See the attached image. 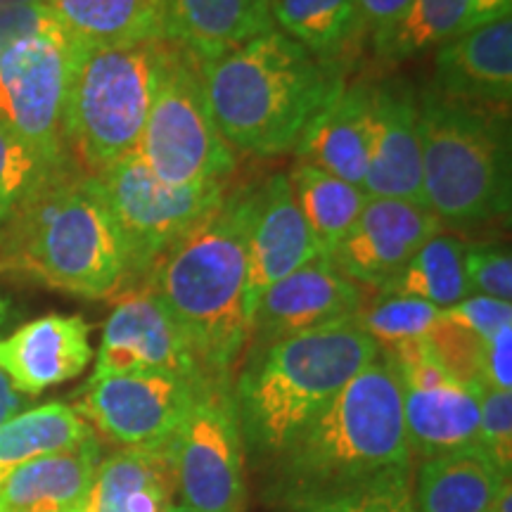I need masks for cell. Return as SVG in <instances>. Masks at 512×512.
I'll list each match as a JSON object with an SVG mask.
<instances>
[{
    "label": "cell",
    "mask_w": 512,
    "mask_h": 512,
    "mask_svg": "<svg viewBox=\"0 0 512 512\" xmlns=\"http://www.w3.org/2000/svg\"><path fill=\"white\" fill-rule=\"evenodd\" d=\"M209 377L136 373L91 377L74 411L102 437L124 448L171 444Z\"/></svg>",
    "instance_id": "13"
},
{
    "label": "cell",
    "mask_w": 512,
    "mask_h": 512,
    "mask_svg": "<svg viewBox=\"0 0 512 512\" xmlns=\"http://www.w3.org/2000/svg\"><path fill=\"white\" fill-rule=\"evenodd\" d=\"M124 238L131 280L145 278L159 256L223 202L228 183L176 188L152 174L138 150L91 174Z\"/></svg>",
    "instance_id": "9"
},
{
    "label": "cell",
    "mask_w": 512,
    "mask_h": 512,
    "mask_svg": "<svg viewBox=\"0 0 512 512\" xmlns=\"http://www.w3.org/2000/svg\"><path fill=\"white\" fill-rule=\"evenodd\" d=\"M53 166L57 164H48L24 140L0 126V226Z\"/></svg>",
    "instance_id": "34"
},
{
    "label": "cell",
    "mask_w": 512,
    "mask_h": 512,
    "mask_svg": "<svg viewBox=\"0 0 512 512\" xmlns=\"http://www.w3.org/2000/svg\"><path fill=\"white\" fill-rule=\"evenodd\" d=\"M24 403H27V396L19 394L15 384L10 382V377L0 370V425L15 418L17 413H22Z\"/></svg>",
    "instance_id": "42"
},
{
    "label": "cell",
    "mask_w": 512,
    "mask_h": 512,
    "mask_svg": "<svg viewBox=\"0 0 512 512\" xmlns=\"http://www.w3.org/2000/svg\"><path fill=\"white\" fill-rule=\"evenodd\" d=\"M363 190L370 197H392L425 204L420 157V107L411 83H373V140Z\"/></svg>",
    "instance_id": "18"
},
{
    "label": "cell",
    "mask_w": 512,
    "mask_h": 512,
    "mask_svg": "<svg viewBox=\"0 0 512 512\" xmlns=\"http://www.w3.org/2000/svg\"><path fill=\"white\" fill-rule=\"evenodd\" d=\"M489 512H512V491H510V484L505 486L503 494L498 496V501L494 503V508Z\"/></svg>",
    "instance_id": "43"
},
{
    "label": "cell",
    "mask_w": 512,
    "mask_h": 512,
    "mask_svg": "<svg viewBox=\"0 0 512 512\" xmlns=\"http://www.w3.org/2000/svg\"><path fill=\"white\" fill-rule=\"evenodd\" d=\"M420 107L422 192L441 226L472 228L510 214L508 112L425 88Z\"/></svg>",
    "instance_id": "6"
},
{
    "label": "cell",
    "mask_w": 512,
    "mask_h": 512,
    "mask_svg": "<svg viewBox=\"0 0 512 512\" xmlns=\"http://www.w3.org/2000/svg\"><path fill=\"white\" fill-rule=\"evenodd\" d=\"M444 318L486 342L498 330L512 325V302H501V299L484 297V294H470L451 309H444Z\"/></svg>",
    "instance_id": "37"
},
{
    "label": "cell",
    "mask_w": 512,
    "mask_h": 512,
    "mask_svg": "<svg viewBox=\"0 0 512 512\" xmlns=\"http://www.w3.org/2000/svg\"><path fill=\"white\" fill-rule=\"evenodd\" d=\"M467 283L472 294L512 302V259L498 245H470L465 249Z\"/></svg>",
    "instance_id": "36"
},
{
    "label": "cell",
    "mask_w": 512,
    "mask_h": 512,
    "mask_svg": "<svg viewBox=\"0 0 512 512\" xmlns=\"http://www.w3.org/2000/svg\"><path fill=\"white\" fill-rule=\"evenodd\" d=\"M138 155L159 181L176 188L228 181L238 164L211 114L202 60L174 38L162 41Z\"/></svg>",
    "instance_id": "8"
},
{
    "label": "cell",
    "mask_w": 512,
    "mask_h": 512,
    "mask_svg": "<svg viewBox=\"0 0 512 512\" xmlns=\"http://www.w3.org/2000/svg\"><path fill=\"white\" fill-rule=\"evenodd\" d=\"M503 17H512V0H470V15L463 31L484 27Z\"/></svg>",
    "instance_id": "41"
},
{
    "label": "cell",
    "mask_w": 512,
    "mask_h": 512,
    "mask_svg": "<svg viewBox=\"0 0 512 512\" xmlns=\"http://www.w3.org/2000/svg\"><path fill=\"white\" fill-rule=\"evenodd\" d=\"M178 494L171 444L124 448L100 460L79 512H166Z\"/></svg>",
    "instance_id": "22"
},
{
    "label": "cell",
    "mask_w": 512,
    "mask_h": 512,
    "mask_svg": "<svg viewBox=\"0 0 512 512\" xmlns=\"http://www.w3.org/2000/svg\"><path fill=\"white\" fill-rule=\"evenodd\" d=\"M0 271L86 299L128 292L131 264L93 176L53 166L0 226Z\"/></svg>",
    "instance_id": "2"
},
{
    "label": "cell",
    "mask_w": 512,
    "mask_h": 512,
    "mask_svg": "<svg viewBox=\"0 0 512 512\" xmlns=\"http://www.w3.org/2000/svg\"><path fill=\"white\" fill-rule=\"evenodd\" d=\"M470 0H411L396 22L373 34V50L382 62L396 64L427 55L463 34Z\"/></svg>",
    "instance_id": "31"
},
{
    "label": "cell",
    "mask_w": 512,
    "mask_h": 512,
    "mask_svg": "<svg viewBox=\"0 0 512 512\" xmlns=\"http://www.w3.org/2000/svg\"><path fill=\"white\" fill-rule=\"evenodd\" d=\"M510 475L482 446L422 460L413 486V512H489Z\"/></svg>",
    "instance_id": "24"
},
{
    "label": "cell",
    "mask_w": 512,
    "mask_h": 512,
    "mask_svg": "<svg viewBox=\"0 0 512 512\" xmlns=\"http://www.w3.org/2000/svg\"><path fill=\"white\" fill-rule=\"evenodd\" d=\"M271 3H273V0H271Z\"/></svg>",
    "instance_id": "48"
},
{
    "label": "cell",
    "mask_w": 512,
    "mask_h": 512,
    "mask_svg": "<svg viewBox=\"0 0 512 512\" xmlns=\"http://www.w3.org/2000/svg\"><path fill=\"white\" fill-rule=\"evenodd\" d=\"M169 38L211 62L275 29L271 0H166Z\"/></svg>",
    "instance_id": "25"
},
{
    "label": "cell",
    "mask_w": 512,
    "mask_h": 512,
    "mask_svg": "<svg viewBox=\"0 0 512 512\" xmlns=\"http://www.w3.org/2000/svg\"><path fill=\"white\" fill-rule=\"evenodd\" d=\"M273 24L278 31L325 62L342 64V57L366 34L356 0H273Z\"/></svg>",
    "instance_id": "29"
},
{
    "label": "cell",
    "mask_w": 512,
    "mask_h": 512,
    "mask_svg": "<svg viewBox=\"0 0 512 512\" xmlns=\"http://www.w3.org/2000/svg\"><path fill=\"white\" fill-rule=\"evenodd\" d=\"M202 72L223 140L233 152L256 157L292 152L344 83L342 64L320 60L278 29L202 62Z\"/></svg>",
    "instance_id": "4"
},
{
    "label": "cell",
    "mask_w": 512,
    "mask_h": 512,
    "mask_svg": "<svg viewBox=\"0 0 512 512\" xmlns=\"http://www.w3.org/2000/svg\"><path fill=\"white\" fill-rule=\"evenodd\" d=\"M441 316H444V309L422 302V299L380 294L373 304L363 306V311L356 316V323L368 337L375 339L380 351H384L396 344L425 339Z\"/></svg>",
    "instance_id": "32"
},
{
    "label": "cell",
    "mask_w": 512,
    "mask_h": 512,
    "mask_svg": "<svg viewBox=\"0 0 512 512\" xmlns=\"http://www.w3.org/2000/svg\"><path fill=\"white\" fill-rule=\"evenodd\" d=\"M91 358V325L79 313H48L0 339V370L29 399L79 377Z\"/></svg>",
    "instance_id": "20"
},
{
    "label": "cell",
    "mask_w": 512,
    "mask_h": 512,
    "mask_svg": "<svg viewBox=\"0 0 512 512\" xmlns=\"http://www.w3.org/2000/svg\"><path fill=\"white\" fill-rule=\"evenodd\" d=\"M60 27L88 46H131L169 38L166 0H43Z\"/></svg>",
    "instance_id": "26"
},
{
    "label": "cell",
    "mask_w": 512,
    "mask_h": 512,
    "mask_svg": "<svg viewBox=\"0 0 512 512\" xmlns=\"http://www.w3.org/2000/svg\"><path fill=\"white\" fill-rule=\"evenodd\" d=\"M441 223L422 204L368 197L361 216L332 254L335 266L361 287L382 290L408 259L441 233Z\"/></svg>",
    "instance_id": "16"
},
{
    "label": "cell",
    "mask_w": 512,
    "mask_h": 512,
    "mask_svg": "<svg viewBox=\"0 0 512 512\" xmlns=\"http://www.w3.org/2000/svg\"><path fill=\"white\" fill-rule=\"evenodd\" d=\"M373 140V83H342L294 145L299 162L366 185Z\"/></svg>",
    "instance_id": "21"
},
{
    "label": "cell",
    "mask_w": 512,
    "mask_h": 512,
    "mask_svg": "<svg viewBox=\"0 0 512 512\" xmlns=\"http://www.w3.org/2000/svg\"><path fill=\"white\" fill-rule=\"evenodd\" d=\"M79 41L62 27L17 41L0 55V126L48 164L67 162L64 107Z\"/></svg>",
    "instance_id": "10"
},
{
    "label": "cell",
    "mask_w": 512,
    "mask_h": 512,
    "mask_svg": "<svg viewBox=\"0 0 512 512\" xmlns=\"http://www.w3.org/2000/svg\"><path fill=\"white\" fill-rule=\"evenodd\" d=\"M479 446L510 475L512 467V394L479 389Z\"/></svg>",
    "instance_id": "35"
},
{
    "label": "cell",
    "mask_w": 512,
    "mask_h": 512,
    "mask_svg": "<svg viewBox=\"0 0 512 512\" xmlns=\"http://www.w3.org/2000/svg\"><path fill=\"white\" fill-rule=\"evenodd\" d=\"M178 494L202 512L245 510V439L228 382L204 380L171 439Z\"/></svg>",
    "instance_id": "11"
},
{
    "label": "cell",
    "mask_w": 512,
    "mask_h": 512,
    "mask_svg": "<svg viewBox=\"0 0 512 512\" xmlns=\"http://www.w3.org/2000/svg\"><path fill=\"white\" fill-rule=\"evenodd\" d=\"M275 460L273 494L292 508L413 467L392 361L377 356Z\"/></svg>",
    "instance_id": "3"
},
{
    "label": "cell",
    "mask_w": 512,
    "mask_h": 512,
    "mask_svg": "<svg viewBox=\"0 0 512 512\" xmlns=\"http://www.w3.org/2000/svg\"><path fill=\"white\" fill-rule=\"evenodd\" d=\"M430 88L446 100L508 112L512 98V17L463 31L439 46Z\"/></svg>",
    "instance_id": "19"
},
{
    "label": "cell",
    "mask_w": 512,
    "mask_h": 512,
    "mask_svg": "<svg viewBox=\"0 0 512 512\" xmlns=\"http://www.w3.org/2000/svg\"><path fill=\"white\" fill-rule=\"evenodd\" d=\"M366 304L363 287L339 271L330 256H318L261 294L252 316V337L264 347L299 332L347 323Z\"/></svg>",
    "instance_id": "15"
},
{
    "label": "cell",
    "mask_w": 512,
    "mask_h": 512,
    "mask_svg": "<svg viewBox=\"0 0 512 512\" xmlns=\"http://www.w3.org/2000/svg\"><path fill=\"white\" fill-rule=\"evenodd\" d=\"M72 512H79V510H72Z\"/></svg>",
    "instance_id": "47"
},
{
    "label": "cell",
    "mask_w": 512,
    "mask_h": 512,
    "mask_svg": "<svg viewBox=\"0 0 512 512\" xmlns=\"http://www.w3.org/2000/svg\"><path fill=\"white\" fill-rule=\"evenodd\" d=\"M294 512H413L411 467L384 472L339 494L297 505Z\"/></svg>",
    "instance_id": "33"
},
{
    "label": "cell",
    "mask_w": 512,
    "mask_h": 512,
    "mask_svg": "<svg viewBox=\"0 0 512 512\" xmlns=\"http://www.w3.org/2000/svg\"><path fill=\"white\" fill-rule=\"evenodd\" d=\"M38 3H43V0H0V8H19V5H38Z\"/></svg>",
    "instance_id": "44"
},
{
    "label": "cell",
    "mask_w": 512,
    "mask_h": 512,
    "mask_svg": "<svg viewBox=\"0 0 512 512\" xmlns=\"http://www.w3.org/2000/svg\"><path fill=\"white\" fill-rule=\"evenodd\" d=\"M136 373L204 377L183 330L145 287L124 292L107 318L93 377Z\"/></svg>",
    "instance_id": "14"
},
{
    "label": "cell",
    "mask_w": 512,
    "mask_h": 512,
    "mask_svg": "<svg viewBox=\"0 0 512 512\" xmlns=\"http://www.w3.org/2000/svg\"><path fill=\"white\" fill-rule=\"evenodd\" d=\"M91 437L93 427L62 401L17 413L0 425V482L29 460L69 451Z\"/></svg>",
    "instance_id": "27"
},
{
    "label": "cell",
    "mask_w": 512,
    "mask_h": 512,
    "mask_svg": "<svg viewBox=\"0 0 512 512\" xmlns=\"http://www.w3.org/2000/svg\"><path fill=\"white\" fill-rule=\"evenodd\" d=\"M254 204L256 185L226 192L219 207L159 256L140 285L171 313L209 380L228 382L252 339L245 280Z\"/></svg>",
    "instance_id": "1"
},
{
    "label": "cell",
    "mask_w": 512,
    "mask_h": 512,
    "mask_svg": "<svg viewBox=\"0 0 512 512\" xmlns=\"http://www.w3.org/2000/svg\"><path fill=\"white\" fill-rule=\"evenodd\" d=\"M290 176L294 200L311 228L320 252L335 254L339 242L349 235L368 202V192L342 178L325 174L311 164L299 162Z\"/></svg>",
    "instance_id": "28"
},
{
    "label": "cell",
    "mask_w": 512,
    "mask_h": 512,
    "mask_svg": "<svg viewBox=\"0 0 512 512\" xmlns=\"http://www.w3.org/2000/svg\"><path fill=\"white\" fill-rule=\"evenodd\" d=\"M479 384L486 389H498V392L512 389V325L498 330L482 344Z\"/></svg>",
    "instance_id": "39"
},
{
    "label": "cell",
    "mask_w": 512,
    "mask_h": 512,
    "mask_svg": "<svg viewBox=\"0 0 512 512\" xmlns=\"http://www.w3.org/2000/svg\"><path fill=\"white\" fill-rule=\"evenodd\" d=\"M463 240L437 233L415 252L408 264L382 287L380 294H401L451 309L470 297Z\"/></svg>",
    "instance_id": "30"
},
{
    "label": "cell",
    "mask_w": 512,
    "mask_h": 512,
    "mask_svg": "<svg viewBox=\"0 0 512 512\" xmlns=\"http://www.w3.org/2000/svg\"><path fill=\"white\" fill-rule=\"evenodd\" d=\"M318 256L325 254L320 252L311 228L306 226L297 207L290 176L275 174L266 178V183L256 188L252 228L247 240L245 313L249 325L261 294Z\"/></svg>",
    "instance_id": "17"
},
{
    "label": "cell",
    "mask_w": 512,
    "mask_h": 512,
    "mask_svg": "<svg viewBox=\"0 0 512 512\" xmlns=\"http://www.w3.org/2000/svg\"><path fill=\"white\" fill-rule=\"evenodd\" d=\"M380 356L354 320L275 339L254 351L233 392L242 439L275 456Z\"/></svg>",
    "instance_id": "5"
},
{
    "label": "cell",
    "mask_w": 512,
    "mask_h": 512,
    "mask_svg": "<svg viewBox=\"0 0 512 512\" xmlns=\"http://www.w3.org/2000/svg\"><path fill=\"white\" fill-rule=\"evenodd\" d=\"M166 512H202V510L190 508V505H185V503H174V505H171V508L166 510Z\"/></svg>",
    "instance_id": "45"
},
{
    "label": "cell",
    "mask_w": 512,
    "mask_h": 512,
    "mask_svg": "<svg viewBox=\"0 0 512 512\" xmlns=\"http://www.w3.org/2000/svg\"><path fill=\"white\" fill-rule=\"evenodd\" d=\"M5 316H8V302H5V299L0 297V323H3Z\"/></svg>",
    "instance_id": "46"
},
{
    "label": "cell",
    "mask_w": 512,
    "mask_h": 512,
    "mask_svg": "<svg viewBox=\"0 0 512 512\" xmlns=\"http://www.w3.org/2000/svg\"><path fill=\"white\" fill-rule=\"evenodd\" d=\"M100 444L91 437L69 451L15 467L0 482V512H72L91 489Z\"/></svg>",
    "instance_id": "23"
},
{
    "label": "cell",
    "mask_w": 512,
    "mask_h": 512,
    "mask_svg": "<svg viewBox=\"0 0 512 512\" xmlns=\"http://www.w3.org/2000/svg\"><path fill=\"white\" fill-rule=\"evenodd\" d=\"M57 22L48 5H19V8H0V55L15 46L22 38L57 29Z\"/></svg>",
    "instance_id": "38"
},
{
    "label": "cell",
    "mask_w": 512,
    "mask_h": 512,
    "mask_svg": "<svg viewBox=\"0 0 512 512\" xmlns=\"http://www.w3.org/2000/svg\"><path fill=\"white\" fill-rule=\"evenodd\" d=\"M162 41L131 46L79 41L64 107V147L86 174H98L114 159L138 150L155 93Z\"/></svg>",
    "instance_id": "7"
},
{
    "label": "cell",
    "mask_w": 512,
    "mask_h": 512,
    "mask_svg": "<svg viewBox=\"0 0 512 512\" xmlns=\"http://www.w3.org/2000/svg\"><path fill=\"white\" fill-rule=\"evenodd\" d=\"M356 3L363 31L366 34H377V31H382L384 27L396 22L411 0H356Z\"/></svg>",
    "instance_id": "40"
},
{
    "label": "cell",
    "mask_w": 512,
    "mask_h": 512,
    "mask_svg": "<svg viewBox=\"0 0 512 512\" xmlns=\"http://www.w3.org/2000/svg\"><path fill=\"white\" fill-rule=\"evenodd\" d=\"M401 382L403 422L411 456L437 458L479 446V384L460 382L437 361L430 342L380 351Z\"/></svg>",
    "instance_id": "12"
}]
</instances>
